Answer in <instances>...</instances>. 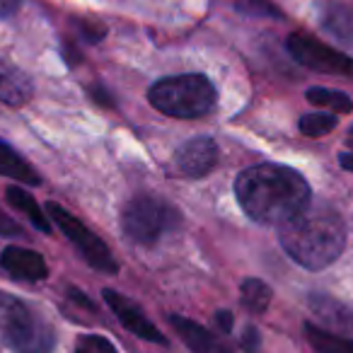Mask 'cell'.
<instances>
[{
    "label": "cell",
    "instance_id": "obj_1",
    "mask_svg": "<svg viewBox=\"0 0 353 353\" xmlns=\"http://www.w3.org/2000/svg\"><path fill=\"white\" fill-rule=\"evenodd\" d=\"M235 194L242 211L261 225H283L310 201L305 176L274 162H261L240 172Z\"/></svg>",
    "mask_w": 353,
    "mask_h": 353
},
{
    "label": "cell",
    "instance_id": "obj_2",
    "mask_svg": "<svg viewBox=\"0 0 353 353\" xmlns=\"http://www.w3.org/2000/svg\"><path fill=\"white\" fill-rule=\"evenodd\" d=\"M279 240L295 264L307 271H322L343 252L346 225L336 208L307 201L303 211L279 225Z\"/></svg>",
    "mask_w": 353,
    "mask_h": 353
},
{
    "label": "cell",
    "instance_id": "obj_3",
    "mask_svg": "<svg viewBox=\"0 0 353 353\" xmlns=\"http://www.w3.org/2000/svg\"><path fill=\"white\" fill-rule=\"evenodd\" d=\"M0 343L12 353H54L56 329L44 314L0 290Z\"/></svg>",
    "mask_w": 353,
    "mask_h": 353
},
{
    "label": "cell",
    "instance_id": "obj_4",
    "mask_svg": "<svg viewBox=\"0 0 353 353\" xmlns=\"http://www.w3.org/2000/svg\"><path fill=\"white\" fill-rule=\"evenodd\" d=\"M148 99L157 112L174 119H199L216 107L218 92L206 75L187 73L162 78L148 90Z\"/></svg>",
    "mask_w": 353,
    "mask_h": 353
},
{
    "label": "cell",
    "instance_id": "obj_5",
    "mask_svg": "<svg viewBox=\"0 0 353 353\" xmlns=\"http://www.w3.org/2000/svg\"><path fill=\"white\" fill-rule=\"evenodd\" d=\"M179 223H182L179 208L160 196H150V194L131 199L121 213L123 232L128 240L138 242V245H152L167 232L176 230Z\"/></svg>",
    "mask_w": 353,
    "mask_h": 353
},
{
    "label": "cell",
    "instance_id": "obj_6",
    "mask_svg": "<svg viewBox=\"0 0 353 353\" xmlns=\"http://www.w3.org/2000/svg\"><path fill=\"white\" fill-rule=\"evenodd\" d=\"M46 213H49L51 221L61 228V232L73 242V247L85 256V261H88L92 269L104 271V274H117L119 264L114 261L109 247L104 245V242L99 240V237L94 235V232L90 230L83 221H78L75 216H70L63 206H59V203H54V201L46 203Z\"/></svg>",
    "mask_w": 353,
    "mask_h": 353
},
{
    "label": "cell",
    "instance_id": "obj_7",
    "mask_svg": "<svg viewBox=\"0 0 353 353\" xmlns=\"http://www.w3.org/2000/svg\"><path fill=\"white\" fill-rule=\"evenodd\" d=\"M288 51L300 65L327 75H353V61L343 56L341 51L322 44L319 39L307 34H290Z\"/></svg>",
    "mask_w": 353,
    "mask_h": 353
},
{
    "label": "cell",
    "instance_id": "obj_8",
    "mask_svg": "<svg viewBox=\"0 0 353 353\" xmlns=\"http://www.w3.org/2000/svg\"><path fill=\"white\" fill-rule=\"evenodd\" d=\"M218 162V145L211 136L189 138L187 143L176 148L174 152V170L189 179L206 176Z\"/></svg>",
    "mask_w": 353,
    "mask_h": 353
},
{
    "label": "cell",
    "instance_id": "obj_9",
    "mask_svg": "<svg viewBox=\"0 0 353 353\" xmlns=\"http://www.w3.org/2000/svg\"><path fill=\"white\" fill-rule=\"evenodd\" d=\"M104 300H107V305L112 307V312L119 317V322L131 334H136L138 339H145V341H155V343H167V339L157 332V327L145 317V312H143L133 300H128L123 293L107 288L104 290Z\"/></svg>",
    "mask_w": 353,
    "mask_h": 353
},
{
    "label": "cell",
    "instance_id": "obj_10",
    "mask_svg": "<svg viewBox=\"0 0 353 353\" xmlns=\"http://www.w3.org/2000/svg\"><path fill=\"white\" fill-rule=\"evenodd\" d=\"M0 266L12 276V279L20 281H44L49 276V266H46L44 256L34 250H27V247H6L0 252Z\"/></svg>",
    "mask_w": 353,
    "mask_h": 353
},
{
    "label": "cell",
    "instance_id": "obj_11",
    "mask_svg": "<svg viewBox=\"0 0 353 353\" xmlns=\"http://www.w3.org/2000/svg\"><path fill=\"white\" fill-rule=\"evenodd\" d=\"M34 94L30 75L12 65L10 61L0 59V102L10 104V107H22Z\"/></svg>",
    "mask_w": 353,
    "mask_h": 353
},
{
    "label": "cell",
    "instance_id": "obj_12",
    "mask_svg": "<svg viewBox=\"0 0 353 353\" xmlns=\"http://www.w3.org/2000/svg\"><path fill=\"white\" fill-rule=\"evenodd\" d=\"M170 322H172V327H174V332L179 334V339H182L194 353H230L208 329H203L201 324L192 322V319H187V317H176V314H172Z\"/></svg>",
    "mask_w": 353,
    "mask_h": 353
},
{
    "label": "cell",
    "instance_id": "obj_13",
    "mask_svg": "<svg viewBox=\"0 0 353 353\" xmlns=\"http://www.w3.org/2000/svg\"><path fill=\"white\" fill-rule=\"evenodd\" d=\"M322 25L329 34L353 49V0H332L322 12Z\"/></svg>",
    "mask_w": 353,
    "mask_h": 353
},
{
    "label": "cell",
    "instance_id": "obj_14",
    "mask_svg": "<svg viewBox=\"0 0 353 353\" xmlns=\"http://www.w3.org/2000/svg\"><path fill=\"white\" fill-rule=\"evenodd\" d=\"M310 307L317 312V317H322L329 324V332H353V307L351 305H343L334 298L327 295H312L310 300Z\"/></svg>",
    "mask_w": 353,
    "mask_h": 353
},
{
    "label": "cell",
    "instance_id": "obj_15",
    "mask_svg": "<svg viewBox=\"0 0 353 353\" xmlns=\"http://www.w3.org/2000/svg\"><path fill=\"white\" fill-rule=\"evenodd\" d=\"M0 176H10V179H15V182L32 184V187L41 184V176L32 170L30 162H27L22 155H17L15 148L8 145L3 138H0Z\"/></svg>",
    "mask_w": 353,
    "mask_h": 353
},
{
    "label": "cell",
    "instance_id": "obj_16",
    "mask_svg": "<svg viewBox=\"0 0 353 353\" xmlns=\"http://www.w3.org/2000/svg\"><path fill=\"white\" fill-rule=\"evenodd\" d=\"M305 336H307L310 346L317 353H353L351 339L339 336L336 332L314 327V324H305Z\"/></svg>",
    "mask_w": 353,
    "mask_h": 353
},
{
    "label": "cell",
    "instance_id": "obj_17",
    "mask_svg": "<svg viewBox=\"0 0 353 353\" xmlns=\"http://www.w3.org/2000/svg\"><path fill=\"white\" fill-rule=\"evenodd\" d=\"M6 196H8V201H10L12 206L17 208V211H22L27 218H30V223L37 228V230H39V232H46V235H49V232H51L49 218L44 216V211L39 208V203H37L34 199L30 196V194L22 192L20 187H8Z\"/></svg>",
    "mask_w": 353,
    "mask_h": 353
},
{
    "label": "cell",
    "instance_id": "obj_18",
    "mask_svg": "<svg viewBox=\"0 0 353 353\" xmlns=\"http://www.w3.org/2000/svg\"><path fill=\"white\" fill-rule=\"evenodd\" d=\"M240 295H242V305H245L250 312H264L269 307L271 298V288L264 283L261 279H247L242 281V288H240Z\"/></svg>",
    "mask_w": 353,
    "mask_h": 353
},
{
    "label": "cell",
    "instance_id": "obj_19",
    "mask_svg": "<svg viewBox=\"0 0 353 353\" xmlns=\"http://www.w3.org/2000/svg\"><path fill=\"white\" fill-rule=\"evenodd\" d=\"M307 102L310 104H317V107H324V109H332V112H339V114H348L353 109V102L348 94L339 92V90H324V88H312L307 90Z\"/></svg>",
    "mask_w": 353,
    "mask_h": 353
},
{
    "label": "cell",
    "instance_id": "obj_20",
    "mask_svg": "<svg viewBox=\"0 0 353 353\" xmlns=\"http://www.w3.org/2000/svg\"><path fill=\"white\" fill-rule=\"evenodd\" d=\"M336 128V117L334 114H305L300 119V133L310 138H319L324 133H332Z\"/></svg>",
    "mask_w": 353,
    "mask_h": 353
},
{
    "label": "cell",
    "instance_id": "obj_21",
    "mask_svg": "<svg viewBox=\"0 0 353 353\" xmlns=\"http://www.w3.org/2000/svg\"><path fill=\"white\" fill-rule=\"evenodd\" d=\"M75 353H119V351L114 348V343L109 339L97 336V334H88V336L78 339Z\"/></svg>",
    "mask_w": 353,
    "mask_h": 353
},
{
    "label": "cell",
    "instance_id": "obj_22",
    "mask_svg": "<svg viewBox=\"0 0 353 353\" xmlns=\"http://www.w3.org/2000/svg\"><path fill=\"white\" fill-rule=\"evenodd\" d=\"M240 343H242V348H245V351H250V353L259 351V346H261L259 332H256L254 327H247L245 334H242V339H240Z\"/></svg>",
    "mask_w": 353,
    "mask_h": 353
},
{
    "label": "cell",
    "instance_id": "obj_23",
    "mask_svg": "<svg viewBox=\"0 0 353 353\" xmlns=\"http://www.w3.org/2000/svg\"><path fill=\"white\" fill-rule=\"evenodd\" d=\"M0 235H6V237L22 235V228L17 225V223L12 221L8 213H3V208H0Z\"/></svg>",
    "mask_w": 353,
    "mask_h": 353
},
{
    "label": "cell",
    "instance_id": "obj_24",
    "mask_svg": "<svg viewBox=\"0 0 353 353\" xmlns=\"http://www.w3.org/2000/svg\"><path fill=\"white\" fill-rule=\"evenodd\" d=\"M232 314L228 312V310H221V312H216V324H218V329H221L223 334H230L232 332Z\"/></svg>",
    "mask_w": 353,
    "mask_h": 353
},
{
    "label": "cell",
    "instance_id": "obj_25",
    "mask_svg": "<svg viewBox=\"0 0 353 353\" xmlns=\"http://www.w3.org/2000/svg\"><path fill=\"white\" fill-rule=\"evenodd\" d=\"M22 0H0V17H10L17 12Z\"/></svg>",
    "mask_w": 353,
    "mask_h": 353
},
{
    "label": "cell",
    "instance_id": "obj_26",
    "mask_svg": "<svg viewBox=\"0 0 353 353\" xmlns=\"http://www.w3.org/2000/svg\"><path fill=\"white\" fill-rule=\"evenodd\" d=\"M339 162H341L343 170L353 172V152H341V157H339Z\"/></svg>",
    "mask_w": 353,
    "mask_h": 353
},
{
    "label": "cell",
    "instance_id": "obj_27",
    "mask_svg": "<svg viewBox=\"0 0 353 353\" xmlns=\"http://www.w3.org/2000/svg\"><path fill=\"white\" fill-rule=\"evenodd\" d=\"M70 295H73L75 303H80V305H85V307H88V310H92V303H90V300H88V295L78 293V290H70Z\"/></svg>",
    "mask_w": 353,
    "mask_h": 353
},
{
    "label": "cell",
    "instance_id": "obj_28",
    "mask_svg": "<svg viewBox=\"0 0 353 353\" xmlns=\"http://www.w3.org/2000/svg\"><path fill=\"white\" fill-rule=\"evenodd\" d=\"M351 141H353V128H351Z\"/></svg>",
    "mask_w": 353,
    "mask_h": 353
}]
</instances>
